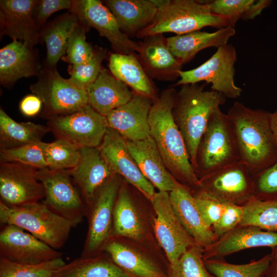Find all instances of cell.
<instances>
[{
  "label": "cell",
  "instance_id": "6da1fadb",
  "mask_svg": "<svg viewBox=\"0 0 277 277\" xmlns=\"http://www.w3.org/2000/svg\"><path fill=\"white\" fill-rule=\"evenodd\" d=\"M176 94L174 88H168L153 102L148 118L150 135L169 172L178 182L193 191L198 188L199 179L173 118L172 110Z\"/></svg>",
  "mask_w": 277,
  "mask_h": 277
},
{
  "label": "cell",
  "instance_id": "7a4b0ae2",
  "mask_svg": "<svg viewBox=\"0 0 277 277\" xmlns=\"http://www.w3.org/2000/svg\"><path fill=\"white\" fill-rule=\"evenodd\" d=\"M270 112L253 109L235 102L229 109V116L239 161L253 177L277 162V148L270 126Z\"/></svg>",
  "mask_w": 277,
  "mask_h": 277
},
{
  "label": "cell",
  "instance_id": "3957f363",
  "mask_svg": "<svg viewBox=\"0 0 277 277\" xmlns=\"http://www.w3.org/2000/svg\"><path fill=\"white\" fill-rule=\"evenodd\" d=\"M205 84L182 85L177 92L172 114L184 140L194 169L197 149L212 113L226 101L221 93L205 90Z\"/></svg>",
  "mask_w": 277,
  "mask_h": 277
},
{
  "label": "cell",
  "instance_id": "277c9868",
  "mask_svg": "<svg viewBox=\"0 0 277 277\" xmlns=\"http://www.w3.org/2000/svg\"><path fill=\"white\" fill-rule=\"evenodd\" d=\"M158 8L152 23L138 33L140 38L172 32L183 34L206 27L223 28L229 26L225 17L211 13L206 2L195 0H153Z\"/></svg>",
  "mask_w": 277,
  "mask_h": 277
},
{
  "label": "cell",
  "instance_id": "5b68a950",
  "mask_svg": "<svg viewBox=\"0 0 277 277\" xmlns=\"http://www.w3.org/2000/svg\"><path fill=\"white\" fill-rule=\"evenodd\" d=\"M0 222L18 227L56 250L65 245L73 227L39 202L9 207L0 201Z\"/></svg>",
  "mask_w": 277,
  "mask_h": 277
},
{
  "label": "cell",
  "instance_id": "8992f818",
  "mask_svg": "<svg viewBox=\"0 0 277 277\" xmlns=\"http://www.w3.org/2000/svg\"><path fill=\"white\" fill-rule=\"evenodd\" d=\"M239 161L230 120L218 108L212 113L199 145L195 173L200 179Z\"/></svg>",
  "mask_w": 277,
  "mask_h": 277
},
{
  "label": "cell",
  "instance_id": "52a82bcc",
  "mask_svg": "<svg viewBox=\"0 0 277 277\" xmlns=\"http://www.w3.org/2000/svg\"><path fill=\"white\" fill-rule=\"evenodd\" d=\"M30 89L43 103V115L49 119L71 114L89 104L86 90L62 77L55 68H42Z\"/></svg>",
  "mask_w": 277,
  "mask_h": 277
},
{
  "label": "cell",
  "instance_id": "ba28073f",
  "mask_svg": "<svg viewBox=\"0 0 277 277\" xmlns=\"http://www.w3.org/2000/svg\"><path fill=\"white\" fill-rule=\"evenodd\" d=\"M122 181L120 175H113L87 206L88 228L81 256H92L102 253L104 246L112 236L114 207Z\"/></svg>",
  "mask_w": 277,
  "mask_h": 277
},
{
  "label": "cell",
  "instance_id": "9c48e42d",
  "mask_svg": "<svg viewBox=\"0 0 277 277\" xmlns=\"http://www.w3.org/2000/svg\"><path fill=\"white\" fill-rule=\"evenodd\" d=\"M37 176L44 189L43 203L73 227L81 223L86 216L87 206L69 170L38 169Z\"/></svg>",
  "mask_w": 277,
  "mask_h": 277
},
{
  "label": "cell",
  "instance_id": "30bf717a",
  "mask_svg": "<svg viewBox=\"0 0 277 277\" xmlns=\"http://www.w3.org/2000/svg\"><path fill=\"white\" fill-rule=\"evenodd\" d=\"M236 59V50L232 44L219 47L208 60L199 66L182 71L180 80L174 86L204 81L211 84L212 90L222 94L225 97L238 98L242 89L234 83V64Z\"/></svg>",
  "mask_w": 277,
  "mask_h": 277
},
{
  "label": "cell",
  "instance_id": "8fae6325",
  "mask_svg": "<svg viewBox=\"0 0 277 277\" xmlns=\"http://www.w3.org/2000/svg\"><path fill=\"white\" fill-rule=\"evenodd\" d=\"M143 244L112 236L104 246L102 252L131 277H170L168 260L150 254Z\"/></svg>",
  "mask_w": 277,
  "mask_h": 277
},
{
  "label": "cell",
  "instance_id": "7c38bea8",
  "mask_svg": "<svg viewBox=\"0 0 277 277\" xmlns=\"http://www.w3.org/2000/svg\"><path fill=\"white\" fill-rule=\"evenodd\" d=\"M47 126L57 138L78 147H98L109 127L107 118L89 104L71 114L49 119Z\"/></svg>",
  "mask_w": 277,
  "mask_h": 277
},
{
  "label": "cell",
  "instance_id": "4fadbf2b",
  "mask_svg": "<svg viewBox=\"0 0 277 277\" xmlns=\"http://www.w3.org/2000/svg\"><path fill=\"white\" fill-rule=\"evenodd\" d=\"M196 190L223 203L241 206L254 197L253 176L240 161L200 178Z\"/></svg>",
  "mask_w": 277,
  "mask_h": 277
},
{
  "label": "cell",
  "instance_id": "5bb4252c",
  "mask_svg": "<svg viewBox=\"0 0 277 277\" xmlns=\"http://www.w3.org/2000/svg\"><path fill=\"white\" fill-rule=\"evenodd\" d=\"M150 202L155 213L153 232L166 258L172 264L195 243L176 215L169 192H156Z\"/></svg>",
  "mask_w": 277,
  "mask_h": 277
},
{
  "label": "cell",
  "instance_id": "9a60e30c",
  "mask_svg": "<svg viewBox=\"0 0 277 277\" xmlns=\"http://www.w3.org/2000/svg\"><path fill=\"white\" fill-rule=\"evenodd\" d=\"M70 11L75 13L84 25L95 28L101 36L106 37L114 52L130 54L138 52V42L131 39L122 31L114 16L102 2L73 1Z\"/></svg>",
  "mask_w": 277,
  "mask_h": 277
},
{
  "label": "cell",
  "instance_id": "2e32d148",
  "mask_svg": "<svg viewBox=\"0 0 277 277\" xmlns=\"http://www.w3.org/2000/svg\"><path fill=\"white\" fill-rule=\"evenodd\" d=\"M37 169L16 163L1 162V202L9 207L39 202L44 199Z\"/></svg>",
  "mask_w": 277,
  "mask_h": 277
},
{
  "label": "cell",
  "instance_id": "e0dca14e",
  "mask_svg": "<svg viewBox=\"0 0 277 277\" xmlns=\"http://www.w3.org/2000/svg\"><path fill=\"white\" fill-rule=\"evenodd\" d=\"M62 253L24 229L3 225L0 232V255L19 264H39L62 258Z\"/></svg>",
  "mask_w": 277,
  "mask_h": 277
},
{
  "label": "cell",
  "instance_id": "ac0fdd59",
  "mask_svg": "<svg viewBox=\"0 0 277 277\" xmlns=\"http://www.w3.org/2000/svg\"><path fill=\"white\" fill-rule=\"evenodd\" d=\"M98 148L114 174L122 176L146 198L151 200L156 193L154 187L141 172L126 140L119 133L108 127Z\"/></svg>",
  "mask_w": 277,
  "mask_h": 277
},
{
  "label": "cell",
  "instance_id": "d6986e66",
  "mask_svg": "<svg viewBox=\"0 0 277 277\" xmlns=\"http://www.w3.org/2000/svg\"><path fill=\"white\" fill-rule=\"evenodd\" d=\"M152 230L153 220L136 204L123 181L114 207L112 236L146 244Z\"/></svg>",
  "mask_w": 277,
  "mask_h": 277
},
{
  "label": "cell",
  "instance_id": "ffe728a7",
  "mask_svg": "<svg viewBox=\"0 0 277 277\" xmlns=\"http://www.w3.org/2000/svg\"><path fill=\"white\" fill-rule=\"evenodd\" d=\"M153 101L134 93L126 104L112 110L106 117L109 127L127 141H138L150 136L149 114Z\"/></svg>",
  "mask_w": 277,
  "mask_h": 277
},
{
  "label": "cell",
  "instance_id": "44dd1931",
  "mask_svg": "<svg viewBox=\"0 0 277 277\" xmlns=\"http://www.w3.org/2000/svg\"><path fill=\"white\" fill-rule=\"evenodd\" d=\"M37 1H0L1 35H6L30 47L39 40V29L33 16Z\"/></svg>",
  "mask_w": 277,
  "mask_h": 277
},
{
  "label": "cell",
  "instance_id": "7402d4cb",
  "mask_svg": "<svg viewBox=\"0 0 277 277\" xmlns=\"http://www.w3.org/2000/svg\"><path fill=\"white\" fill-rule=\"evenodd\" d=\"M138 42L137 57L151 78L172 81L182 71V65L174 57L163 34L148 36Z\"/></svg>",
  "mask_w": 277,
  "mask_h": 277
},
{
  "label": "cell",
  "instance_id": "603a6c76",
  "mask_svg": "<svg viewBox=\"0 0 277 277\" xmlns=\"http://www.w3.org/2000/svg\"><path fill=\"white\" fill-rule=\"evenodd\" d=\"M80 151L77 164L69 171L88 206L92 202L98 189L115 174L98 147L80 148Z\"/></svg>",
  "mask_w": 277,
  "mask_h": 277
},
{
  "label": "cell",
  "instance_id": "cb8c5ba5",
  "mask_svg": "<svg viewBox=\"0 0 277 277\" xmlns=\"http://www.w3.org/2000/svg\"><path fill=\"white\" fill-rule=\"evenodd\" d=\"M277 247V233L251 225H239L204 248L203 259H221L255 247Z\"/></svg>",
  "mask_w": 277,
  "mask_h": 277
},
{
  "label": "cell",
  "instance_id": "d4e9b609",
  "mask_svg": "<svg viewBox=\"0 0 277 277\" xmlns=\"http://www.w3.org/2000/svg\"><path fill=\"white\" fill-rule=\"evenodd\" d=\"M169 194L176 215L196 244L204 248L217 240L211 227L203 219L189 189L178 182Z\"/></svg>",
  "mask_w": 277,
  "mask_h": 277
},
{
  "label": "cell",
  "instance_id": "484cf974",
  "mask_svg": "<svg viewBox=\"0 0 277 277\" xmlns=\"http://www.w3.org/2000/svg\"><path fill=\"white\" fill-rule=\"evenodd\" d=\"M128 149L144 176L159 190L170 192L178 182L166 168L153 138L126 140Z\"/></svg>",
  "mask_w": 277,
  "mask_h": 277
},
{
  "label": "cell",
  "instance_id": "4316f807",
  "mask_svg": "<svg viewBox=\"0 0 277 277\" xmlns=\"http://www.w3.org/2000/svg\"><path fill=\"white\" fill-rule=\"evenodd\" d=\"M41 69L38 52L33 47L13 39L0 50V81L3 86L38 75Z\"/></svg>",
  "mask_w": 277,
  "mask_h": 277
},
{
  "label": "cell",
  "instance_id": "83f0119b",
  "mask_svg": "<svg viewBox=\"0 0 277 277\" xmlns=\"http://www.w3.org/2000/svg\"><path fill=\"white\" fill-rule=\"evenodd\" d=\"M86 90L88 104L105 116L128 103L134 94L128 86L105 68L102 69L96 80Z\"/></svg>",
  "mask_w": 277,
  "mask_h": 277
},
{
  "label": "cell",
  "instance_id": "f1b7e54d",
  "mask_svg": "<svg viewBox=\"0 0 277 277\" xmlns=\"http://www.w3.org/2000/svg\"><path fill=\"white\" fill-rule=\"evenodd\" d=\"M235 34L234 28L230 26L210 33L200 30L176 35L167 38L170 51L183 65L191 61L201 50L227 44L229 39Z\"/></svg>",
  "mask_w": 277,
  "mask_h": 277
},
{
  "label": "cell",
  "instance_id": "f546056e",
  "mask_svg": "<svg viewBox=\"0 0 277 277\" xmlns=\"http://www.w3.org/2000/svg\"><path fill=\"white\" fill-rule=\"evenodd\" d=\"M104 3L129 37L136 36L148 27L158 9L153 0H106Z\"/></svg>",
  "mask_w": 277,
  "mask_h": 277
},
{
  "label": "cell",
  "instance_id": "4dcf8cb0",
  "mask_svg": "<svg viewBox=\"0 0 277 277\" xmlns=\"http://www.w3.org/2000/svg\"><path fill=\"white\" fill-rule=\"evenodd\" d=\"M108 67L116 78L130 87L134 93L148 97L153 101L158 97L154 84L135 53L110 54Z\"/></svg>",
  "mask_w": 277,
  "mask_h": 277
},
{
  "label": "cell",
  "instance_id": "1f68e13d",
  "mask_svg": "<svg viewBox=\"0 0 277 277\" xmlns=\"http://www.w3.org/2000/svg\"><path fill=\"white\" fill-rule=\"evenodd\" d=\"M80 23L76 15L70 11L61 15L44 27L39 33L46 46L47 67L54 68L66 53L68 40Z\"/></svg>",
  "mask_w": 277,
  "mask_h": 277
},
{
  "label": "cell",
  "instance_id": "d6a6232c",
  "mask_svg": "<svg viewBox=\"0 0 277 277\" xmlns=\"http://www.w3.org/2000/svg\"><path fill=\"white\" fill-rule=\"evenodd\" d=\"M50 277H131L104 252L83 257L65 264Z\"/></svg>",
  "mask_w": 277,
  "mask_h": 277
},
{
  "label": "cell",
  "instance_id": "836d02e7",
  "mask_svg": "<svg viewBox=\"0 0 277 277\" xmlns=\"http://www.w3.org/2000/svg\"><path fill=\"white\" fill-rule=\"evenodd\" d=\"M50 131L48 126L32 122L18 123L0 109L1 149L13 148L42 141Z\"/></svg>",
  "mask_w": 277,
  "mask_h": 277
},
{
  "label": "cell",
  "instance_id": "e575fe53",
  "mask_svg": "<svg viewBox=\"0 0 277 277\" xmlns=\"http://www.w3.org/2000/svg\"><path fill=\"white\" fill-rule=\"evenodd\" d=\"M212 13L226 17L229 26L237 21L252 19L271 3L269 0H214L206 2Z\"/></svg>",
  "mask_w": 277,
  "mask_h": 277
},
{
  "label": "cell",
  "instance_id": "d590c367",
  "mask_svg": "<svg viewBox=\"0 0 277 277\" xmlns=\"http://www.w3.org/2000/svg\"><path fill=\"white\" fill-rule=\"evenodd\" d=\"M270 253L258 260L244 264H233L224 258L204 259L207 270L215 277H263L267 274Z\"/></svg>",
  "mask_w": 277,
  "mask_h": 277
},
{
  "label": "cell",
  "instance_id": "8d00e7d4",
  "mask_svg": "<svg viewBox=\"0 0 277 277\" xmlns=\"http://www.w3.org/2000/svg\"><path fill=\"white\" fill-rule=\"evenodd\" d=\"M240 225H251L277 233V199L262 201L253 198L243 206Z\"/></svg>",
  "mask_w": 277,
  "mask_h": 277
},
{
  "label": "cell",
  "instance_id": "74e56055",
  "mask_svg": "<svg viewBox=\"0 0 277 277\" xmlns=\"http://www.w3.org/2000/svg\"><path fill=\"white\" fill-rule=\"evenodd\" d=\"M45 159L47 168L54 170H70L77 164L80 148L69 141L57 138L45 146Z\"/></svg>",
  "mask_w": 277,
  "mask_h": 277
},
{
  "label": "cell",
  "instance_id": "f35d334b",
  "mask_svg": "<svg viewBox=\"0 0 277 277\" xmlns=\"http://www.w3.org/2000/svg\"><path fill=\"white\" fill-rule=\"evenodd\" d=\"M65 264L62 257L34 264L16 263L1 257L0 277H50Z\"/></svg>",
  "mask_w": 277,
  "mask_h": 277
},
{
  "label": "cell",
  "instance_id": "ab89813d",
  "mask_svg": "<svg viewBox=\"0 0 277 277\" xmlns=\"http://www.w3.org/2000/svg\"><path fill=\"white\" fill-rule=\"evenodd\" d=\"M46 144L40 141L13 148L1 149V162L16 163L37 169L47 168Z\"/></svg>",
  "mask_w": 277,
  "mask_h": 277
},
{
  "label": "cell",
  "instance_id": "60d3db41",
  "mask_svg": "<svg viewBox=\"0 0 277 277\" xmlns=\"http://www.w3.org/2000/svg\"><path fill=\"white\" fill-rule=\"evenodd\" d=\"M204 248L195 243L174 263L170 264V277H215L206 268Z\"/></svg>",
  "mask_w": 277,
  "mask_h": 277
},
{
  "label": "cell",
  "instance_id": "b9f144b4",
  "mask_svg": "<svg viewBox=\"0 0 277 277\" xmlns=\"http://www.w3.org/2000/svg\"><path fill=\"white\" fill-rule=\"evenodd\" d=\"M106 56V50L95 48L94 54L89 61L81 64L69 66L68 71L70 75L69 80L76 86L86 89L97 78L103 68L102 62Z\"/></svg>",
  "mask_w": 277,
  "mask_h": 277
},
{
  "label": "cell",
  "instance_id": "7bdbcfd3",
  "mask_svg": "<svg viewBox=\"0 0 277 277\" xmlns=\"http://www.w3.org/2000/svg\"><path fill=\"white\" fill-rule=\"evenodd\" d=\"M89 28L80 21L70 36L67 44L66 55L62 59L77 65L89 61L93 56L95 49L86 41V33Z\"/></svg>",
  "mask_w": 277,
  "mask_h": 277
},
{
  "label": "cell",
  "instance_id": "ee69618b",
  "mask_svg": "<svg viewBox=\"0 0 277 277\" xmlns=\"http://www.w3.org/2000/svg\"><path fill=\"white\" fill-rule=\"evenodd\" d=\"M253 191L258 200L277 199V162L253 177Z\"/></svg>",
  "mask_w": 277,
  "mask_h": 277
},
{
  "label": "cell",
  "instance_id": "f6af8a7d",
  "mask_svg": "<svg viewBox=\"0 0 277 277\" xmlns=\"http://www.w3.org/2000/svg\"><path fill=\"white\" fill-rule=\"evenodd\" d=\"M191 193L203 219L211 227L221 216L224 210V203L199 190Z\"/></svg>",
  "mask_w": 277,
  "mask_h": 277
},
{
  "label": "cell",
  "instance_id": "bcb514c9",
  "mask_svg": "<svg viewBox=\"0 0 277 277\" xmlns=\"http://www.w3.org/2000/svg\"><path fill=\"white\" fill-rule=\"evenodd\" d=\"M224 205L221 216L211 227L217 240L239 226L243 216V206L228 203Z\"/></svg>",
  "mask_w": 277,
  "mask_h": 277
},
{
  "label": "cell",
  "instance_id": "7dc6e473",
  "mask_svg": "<svg viewBox=\"0 0 277 277\" xmlns=\"http://www.w3.org/2000/svg\"><path fill=\"white\" fill-rule=\"evenodd\" d=\"M72 6L73 1L71 0L37 1L33 16L38 28L44 26L47 19L54 12L63 9L70 11Z\"/></svg>",
  "mask_w": 277,
  "mask_h": 277
},
{
  "label": "cell",
  "instance_id": "c3c4849f",
  "mask_svg": "<svg viewBox=\"0 0 277 277\" xmlns=\"http://www.w3.org/2000/svg\"><path fill=\"white\" fill-rule=\"evenodd\" d=\"M42 101L35 94L25 96L19 103V109L22 113L27 116H33L39 113Z\"/></svg>",
  "mask_w": 277,
  "mask_h": 277
},
{
  "label": "cell",
  "instance_id": "681fc988",
  "mask_svg": "<svg viewBox=\"0 0 277 277\" xmlns=\"http://www.w3.org/2000/svg\"><path fill=\"white\" fill-rule=\"evenodd\" d=\"M271 258L267 274L270 277H277V247L271 248Z\"/></svg>",
  "mask_w": 277,
  "mask_h": 277
},
{
  "label": "cell",
  "instance_id": "f907efd6",
  "mask_svg": "<svg viewBox=\"0 0 277 277\" xmlns=\"http://www.w3.org/2000/svg\"><path fill=\"white\" fill-rule=\"evenodd\" d=\"M270 126L273 140L277 148V107L273 113H270Z\"/></svg>",
  "mask_w": 277,
  "mask_h": 277
},
{
  "label": "cell",
  "instance_id": "816d5d0a",
  "mask_svg": "<svg viewBox=\"0 0 277 277\" xmlns=\"http://www.w3.org/2000/svg\"><path fill=\"white\" fill-rule=\"evenodd\" d=\"M263 277H270L268 274L265 275Z\"/></svg>",
  "mask_w": 277,
  "mask_h": 277
},
{
  "label": "cell",
  "instance_id": "f5cc1de1",
  "mask_svg": "<svg viewBox=\"0 0 277 277\" xmlns=\"http://www.w3.org/2000/svg\"></svg>",
  "mask_w": 277,
  "mask_h": 277
}]
</instances>
